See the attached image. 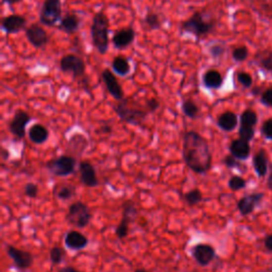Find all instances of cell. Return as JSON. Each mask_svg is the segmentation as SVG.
<instances>
[{
  "label": "cell",
  "mask_w": 272,
  "mask_h": 272,
  "mask_svg": "<svg viewBox=\"0 0 272 272\" xmlns=\"http://www.w3.org/2000/svg\"><path fill=\"white\" fill-rule=\"evenodd\" d=\"M135 30L132 27H126L122 28L120 30H117L113 38H112V43L116 49L122 50L124 48L129 47L132 43L135 40Z\"/></svg>",
  "instance_id": "16"
},
{
  "label": "cell",
  "mask_w": 272,
  "mask_h": 272,
  "mask_svg": "<svg viewBox=\"0 0 272 272\" xmlns=\"http://www.w3.org/2000/svg\"><path fill=\"white\" fill-rule=\"evenodd\" d=\"M27 19L19 14H10L6 15L1 23L2 30L6 34H15L26 29Z\"/></svg>",
  "instance_id": "15"
},
{
  "label": "cell",
  "mask_w": 272,
  "mask_h": 272,
  "mask_svg": "<svg viewBox=\"0 0 272 272\" xmlns=\"http://www.w3.org/2000/svg\"><path fill=\"white\" fill-rule=\"evenodd\" d=\"M48 170L56 176H67L75 172L76 160L70 156H62L49 161Z\"/></svg>",
  "instance_id": "8"
},
{
  "label": "cell",
  "mask_w": 272,
  "mask_h": 272,
  "mask_svg": "<svg viewBox=\"0 0 272 272\" xmlns=\"http://www.w3.org/2000/svg\"><path fill=\"white\" fill-rule=\"evenodd\" d=\"M39 194V187L34 183H28L25 186V195L29 198H35Z\"/></svg>",
  "instance_id": "38"
},
{
  "label": "cell",
  "mask_w": 272,
  "mask_h": 272,
  "mask_svg": "<svg viewBox=\"0 0 272 272\" xmlns=\"http://www.w3.org/2000/svg\"><path fill=\"white\" fill-rule=\"evenodd\" d=\"M31 116L26 111L19 109L14 115L11 122L9 123V130L11 133L18 138H24L26 135V127L31 121Z\"/></svg>",
  "instance_id": "11"
},
{
  "label": "cell",
  "mask_w": 272,
  "mask_h": 272,
  "mask_svg": "<svg viewBox=\"0 0 272 272\" xmlns=\"http://www.w3.org/2000/svg\"><path fill=\"white\" fill-rule=\"evenodd\" d=\"M225 51V47L222 44H214V45L210 47V54L214 58L221 57Z\"/></svg>",
  "instance_id": "37"
},
{
  "label": "cell",
  "mask_w": 272,
  "mask_h": 272,
  "mask_svg": "<svg viewBox=\"0 0 272 272\" xmlns=\"http://www.w3.org/2000/svg\"><path fill=\"white\" fill-rule=\"evenodd\" d=\"M29 137H30L32 143L41 145L45 143L48 139L49 132L47 128L44 127L43 124L36 123L29 130Z\"/></svg>",
  "instance_id": "24"
},
{
  "label": "cell",
  "mask_w": 272,
  "mask_h": 272,
  "mask_svg": "<svg viewBox=\"0 0 272 272\" xmlns=\"http://www.w3.org/2000/svg\"><path fill=\"white\" fill-rule=\"evenodd\" d=\"M261 102L266 107L272 108V87L265 91L261 96Z\"/></svg>",
  "instance_id": "39"
},
{
  "label": "cell",
  "mask_w": 272,
  "mask_h": 272,
  "mask_svg": "<svg viewBox=\"0 0 272 272\" xmlns=\"http://www.w3.org/2000/svg\"><path fill=\"white\" fill-rule=\"evenodd\" d=\"M203 85L209 90H219L223 85V77L216 69H210L203 75Z\"/></svg>",
  "instance_id": "21"
},
{
  "label": "cell",
  "mask_w": 272,
  "mask_h": 272,
  "mask_svg": "<svg viewBox=\"0 0 272 272\" xmlns=\"http://www.w3.org/2000/svg\"><path fill=\"white\" fill-rule=\"evenodd\" d=\"M56 196L63 201L69 200L76 196V188L72 185H63L56 190Z\"/></svg>",
  "instance_id": "31"
},
{
  "label": "cell",
  "mask_w": 272,
  "mask_h": 272,
  "mask_svg": "<svg viewBox=\"0 0 272 272\" xmlns=\"http://www.w3.org/2000/svg\"><path fill=\"white\" fill-rule=\"evenodd\" d=\"M2 1L4 3H8V4H15V3L23 1V0H2Z\"/></svg>",
  "instance_id": "47"
},
{
  "label": "cell",
  "mask_w": 272,
  "mask_h": 272,
  "mask_svg": "<svg viewBox=\"0 0 272 272\" xmlns=\"http://www.w3.org/2000/svg\"><path fill=\"white\" fill-rule=\"evenodd\" d=\"M134 272H147V271L144 269H136Z\"/></svg>",
  "instance_id": "50"
},
{
  "label": "cell",
  "mask_w": 272,
  "mask_h": 272,
  "mask_svg": "<svg viewBox=\"0 0 272 272\" xmlns=\"http://www.w3.org/2000/svg\"><path fill=\"white\" fill-rule=\"evenodd\" d=\"M137 214V210L133 202L127 201L123 205V214L121 221L116 227V235L119 239H123L128 236L129 226L134 221L135 216Z\"/></svg>",
  "instance_id": "9"
},
{
  "label": "cell",
  "mask_w": 272,
  "mask_h": 272,
  "mask_svg": "<svg viewBox=\"0 0 272 272\" xmlns=\"http://www.w3.org/2000/svg\"><path fill=\"white\" fill-rule=\"evenodd\" d=\"M239 136H240L241 139H244V141L250 142L254 137V128L240 126V128H239Z\"/></svg>",
  "instance_id": "36"
},
{
  "label": "cell",
  "mask_w": 272,
  "mask_h": 272,
  "mask_svg": "<svg viewBox=\"0 0 272 272\" xmlns=\"http://www.w3.org/2000/svg\"><path fill=\"white\" fill-rule=\"evenodd\" d=\"M159 108H160V102L156 98H150L146 101V109L148 112L150 113L156 112Z\"/></svg>",
  "instance_id": "42"
},
{
  "label": "cell",
  "mask_w": 272,
  "mask_h": 272,
  "mask_svg": "<svg viewBox=\"0 0 272 272\" xmlns=\"http://www.w3.org/2000/svg\"><path fill=\"white\" fill-rule=\"evenodd\" d=\"M265 247L272 252V235H269V236H267L266 239H265Z\"/></svg>",
  "instance_id": "44"
},
{
  "label": "cell",
  "mask_w": 272,
  "mask_h": 272,
  "mask_svg": "<svg viewBox=\"0 0 272 272\" xmlns=\"http://www.w3.org/2000/svg\"><path fill=\"white\" fill-rule=\"evenodd\" d=\"M65 245L68 249L78 251V250L84 249L88 245V239L82 233L70 231L65 236Z\"/></svg>",
  "instance_id": "19"
},
{
  "label": "cell",
  "mask_w": 272,
  "mask_h": 272,
  "mask_svg": "<svg viewBox=\"0 0 272 272\" xmlns=\"http://www.w3.org/2000/svg\"><path fill=\"white\" fill-rule=\"evenodd\" d=\"M49 256H50L51 263H53L54 265H57L63 261L64 256H65V252H64V250L60 247H54L50 250Z\"/></svg>",
  "instance_id": "32"
},
{
  "label": "cell",
  "mask_w": 272,
  "mask_h": 272,
  "mask_svg": "<svg viewBox=\"0 0 272 272\" xmlns=\"http://www.w3.org/2000/svg\"><path fill=\"white\" fill-rule=\"evenodd\" d=\"M237 81L239 82L240 85H242L246 88L251 87L253 84V79L252 76L250 73L246 71H240L237 73Z\"/></svg>",
  "instance_id": "35"
},
{
  "label": "cell",
  "mask_w": 272,
  "mask_h": 272,
  "mask_svg": "<svg viewBox=\"0 0 272 272\" xmlns=\"http://www.w3.org/2000/svg\"><path fill=\"white\" fill-rule=\"evenodd\" d=\"M62 19L61 0H44L40 12L41 24L47 27L54 26Z\"/></svg>",
  "instance_id": "5"
},
{
  "label": "cell",
  "mask_w": 272,
  "mask_h": 272,
  "mask_svg": "<svg viewBox=\"0 0 272 272\" xmlns=\"http://www.w3.org/2000/svg\"><path fill=\"white\" fill-rule=\"evenodd\" d=\"M237 123H238L237 115L230 111L222 113L217 119L218 127L225 132L233 131L237 127Z\"/></svg>",
  "instance_id": "23"
},
{
  "label": "cell",
  "mask_w": 272,
  "mask_h": 272,
  "mask_svg": "<svg viewBox=\"0 0 272 272\" xmlns=\"http://www.w3.org/2000/svg\"><path fill=\"white\" fill-rule=\"evenodd\" d=\"M267 185L270 189H272V166H271V169H270V172H269V176H268V182H267Z\"/></svg>",
  "instance_id": "46"
},
{
  "label": "cell",
  "mask_w": 272,
  "mask_h": 272,
  "mask_svg": "<svg viewBox=\"0 0 272 272\" xmlns=\"http://www.w3.org/2000/svg\"><path fill=\"white\" fill-rule=\"evenodd\" d=\"M111 131H112L111 127H104V128H102V132H105V133H109Z\"/></svg>",
  "instance_id": "48"
},
{
  "label": "cell",
  "mask_w": 272,
  "mask_h": 272,
  "mask_svg": "<svg viewBox=\"0 0 272 272\" xmlns=\"http://www.w3.org/2000/svg\"><path fill=\"white\" fill-rule=\"evenodd\" d=\"M250 148L249 142L244 141V139H235L230 145V152L233 157L236 158L237 160H246L250 156Z\"/></svg>",
  "instance_id": "22"
},
{
  "label": "cell",
  "mask_w": 272,
  "mask_h": 272,
  "mask_svg": "<svg viewBox=\"0 0 272 272\" xmlns=\"http://www.w3.org/2000/svg\"><path fill=\"white\" fill-rule=\"evenodd\" d=\"M80 178L81 182L87 187H95L99 184L96 170L88 162H81L80 163Z\"/></svg>",
  "instance_id": "17"
},
{
  "label": "cell",
  "mask_w": 272,
  "mask_h": 272,
  "mask_svg": "<svg viewBox=\"0 0 272 272\" xmlns=\"http://www.w3.org/2000/svg\"><path fill=\"white\" fill-rule=\"evenodd\" d=\"M260 63H261V66L263 68H265L266 70H269V71H272V53H269L268 54L263 56Z\"/></svg>",
  "instance_id": "41"
},
{
  "label": "cell",
  "mask_w": 272,
  "mask_h": 272,
  "mask_svg": "<svg viewBox=\"0 0 272 272\" xmlns=\"http://www.w3.org/2000/svg\"><path fill=\"white\" fill-rule=\"evenodd\" d=\"M183 158L196 173H207L212 167V153L207 139L196 131H188L183 138Z\"/></svg>",
  "instance_id": "1"
},
{
  "label": "cell",
  "mask_w": 272,
  "mask_h": 272,
  "mask_svg": "<svg viewBox=\"0 0 272 272\" xmlns=\"http://www.w3.org/2000/svg\"><path fill=\"white\" fill-rule=\"evenodd\" d=\"M262 133L265 137L272 141V119H268L263 123Z\"/></svg>",
  "instance_id": "40"
},
{
  "label": "cell",
  "mask_w": 272,
  "mask_h": 272,
  "mask_svg": "<svg viewBox=\"0 0 272 272\" xmlns=\"http://www.w3.org/2000/svg\"><path fill=\"white\" fill-rule=\"evenodd\" d=\"M253 166L256 173L259 174V176L263 178L267 174L268 171V160H267V156L266 152L264 150H260L257 152L254 158H253Z\"/></svg>",
  "instance_id": "25"
},
{
  "label": "cell",
  "mask_w": 272,
  "mask_h": 272,
  "mask_svg": "<svg viewBox=\"0 0 272 272\" xmlns=\"http://www.w3.org/2000/svg\"><path fill=\"white\" fill-rule=\"evenodd\" d=\"M260 93V88L259 87H255L254 90H253V95H259Z\"/></svg>",
  "instance_id": "49"
},
{
  "label": "cell",
  "mask_w": 272,
  "mask_h": 272,
  "mask_svg": "<svg viewBox=\"0 0 272 272\" xmlns=\"http://www.w3.org/2000/svg\"><path fill=\"white\" fill-rule=\"evenodd\" d=\"M257 122V115L252 109H246L240 116V126L254 128Z\"/></svg>",
  "instance_id": "28"
},
{
  "label": "cell",
  "mask_w": 272,
  "mask_h": 272,
  "mask_svg": "<svg viewBox=\"0 0 272 272\" xmlns=\"http://www.w3.org/2000/svg\"><path fill=\"white\" fill-rule=\"evenodd\" d=\"M216 26V21L213 19L208 12L198 11L195 12L188 19L184 20L181 25L183 32L193 34L197 40L209 35Z\"/></svg>",
  "instance_id": "3"
},
{
  "label": "cell",
  "mask_w": 272,
  "mask_h": 272,
  "mask_svg": "<svg viewBox=\"0 0 272 272\" xmlns=\"http://www.w3.org/2000/svg\"><path fill=\"white\" fill-rule=\"evenodd\" d=\"M112 69L120 77H126L131 71V65L127 57L118 55L114 57L112 62Z\"/></svg>",
  "instance_id": "26"
},
{
  "label": "cell",
  "mask_w": 272,
  "mask_h": 272,
  "mask_svg": "<svg viewBox=\"0 0 272 272\" xmlns=\"http://www.w3.org/2000/svg\"><path fill=\"white\" fill-rule=\"evenodd\" d=\"M203 199L202 193L200 192V189L194 188L190 190V192L186 193L184 196V200L185 202L189 205V207H194V205H197L198 203H200Z\"/></svg>",
  "instance_id": "30"
},
{
  "label": "cell",
  "mask_w": 272,
  "mask_h": 272,
  "mask_svg": "<svg viewBox=\"0 0 272 272\" xmlns=\"http://www.w3.org/2000/svg\"><path fill=\"white\" fill-rule=\"evenodd\" d=\"M109 18L104 11L97 12L93 17L91 36L93 46L100 54H106L109 47Z\"/></svg>",
  "instance_id": "2"
},
{
  "label": "cell",
  "mask_w": 272,
  "mask_h": 272,
  "mask_svg": "<svg viewBox=\"0 0 272 272\" xmlns=\"http://www.w3.org/2000/svg\"><path fill=\"white\" fill-rule=\"evenodd\" d=\"M57 272H79L76 268H73L71 266H68V267H63V268H60L57 270Z\"/></svg>",
  "instance_id": "45"
},
{
  "label": "cell",
  "mask_w": 272,
  "mask_h": 272,
  "mask_svg": "<svg viewBox=\"0 0 272 272\" xmlns=\"http://www.w3.org/2000/svg\"><path fill=\"white\" fill-rule=\"evenodd\" d=\"M263 197V194H252L241 198L237 203V209L240 214L242 216H248L251 214L257 205L261 203Z\"/></svg>",
  "instance_id": "18"
},
{
  "label": "cell",
  "mask_w": 272,
  "mask_h": 272,
  "mask_svg": "<svg viewBox=\"0 0 272 272\" xmlns=\"http://www.w3.org/2000/svg\"><path fill=\"white\" fill-rule=\"evenodd\" d=\"M115 112L122 121L131 124H139L148 114V111L130 107L127 100L119 101L115 107Z\"/></svg>",
  "instance_id": "6"
},
{
  "label": "cell",
  "mask_w": 272,
  "mask_h": 272,
  "mask_svg": "<svg viewBox=\"0 0 272 272\" xmlns=\"http://www.w3.org/2000/svg\"><path fill=\"white\" fill-rule=\"evenodd\" d=\"M60 69L63 72L71 73L75 79H79L84 77L86 65L80 56L76 54H66L60 60Z\"/></svg>",
  "instance_id": "7"
},
{
  "label": "cell",
  "mask_w": 272,
  "mask_h": 272,
  "mask_svg": "<svg viewBox=\"0 0 272 272\" xmlns=\"http://www.w3.org/2000/svg\"><path fill=\"white\" fill-rule=\"evenodd\" d=\"M80 24H81V19L78 15H76V14H72V13H68V14H66L65 16L62 17L57 28L65 33L73 34L79 30Z\"/></svg>",
  "instance_id": "20"
},
{
  "label": "cell",
  "mask_w": 272,
  "mask_h": 272,
  "mask_svg": "<svg viewBox=\"0 0 272 272\" xmlns=\"http://www.w3.org/2000/svg\"><path fill=\"white\" fill-rule=\"evenodd\" d=\"M223 162H224L225 166L229 167V168H235V167H239L240 166L238 160L236 158H235V157H233L232 154H231V156L225 157V159H224Z\"/></svg>",
  "instance_id": "43"
},
{
  "label": "cell",
  "mask_w": 272,
  "mask_h": 272,
  "mask_svg": "<svg viewBox=\"0 0 272 272\" xmlns=\"http://www.w3.org/2000/svg\"><path fill=\"white\" fill-rule=\"evenodd\" d=\"M249 55V50L246 46H240L235 48L232 53V56L236 62H244Z\"/></svg>",
  "instance_id": "33"
},
{
  "label": "cell",
  "mask_w": 272,
  "mask_h": 272,
  "mask_svg": "<svg viewBox=\"0 0 272 272\" xmlns=\"http://www.w3.org/2000/svg\"><path fill=\"white\" fill-rule=\"evenodd\" d=\"M192 255L194 260L200 265V266H208L216 256V251L214 247L208 244H198L193 247Z\"/></svg>",
  "instance_id": "12"
},
{
  "label": "cell",
  "mask_w": 272,
  "mask_h": 272,
  "mask_svg": "<svg viewBox=\"0 0 272 272\" xmlns=\"http://www.w3.org/2000/svg\"><path fill=\"white\" fill-rule=\"evenodd\" d=\"M229 187L233 190V192H237V190H240L246 187V180L242 179L241 176L234 175L229 181Z\"/></svg>",
  "instance_id": "34"
},
{
  "label": "cell",
  "mask_w": 272,
  "mask_h": 272,
  "mask_svg": "<svg viewBox=\"0 0 272 272\" xmlns=\"http://www.w3.org/2000/svg\"><path fill=\"white\" fill-rule=\"evenodd\" d=\"M26 38L35 48H43L49 43V35L45 29L38 24H32L26 29Z\"/></svg>",
  "instance_id": "10"
},
{
  "label": "cell",
  "mask_w": 272,
  "mask_h": 272,
  "mask_svg": "<svg viewBox=\"0 0 272 272\" xmlns=\"http://www.w3.org/2000/svg\"><path fill=\"white\" fill-rule=\"evenodd\" d=\"M66 219L71 225L83 229V227L90 224L92 220V213L85 203L77 201L68 208Z\"/></svg>",
  "instance_id": "4"
},
{
  "label": "cell",
  "mask_w": 272,
  "mask_h": 272,
  "mask_svg": "<svg viewBox=\"0 0 272 272\" xmlns=\"http://www.w3.org/2000/svg\"><path fill=\"white\" fill-rule=\"evenodd\" d=\"M102 80L107 86V90L111 96L116 99L117 101L123 100V90L118 82V80L115 77L114 73L111 71V69H105L101 73Z\"/></svg>",
  "instance_id": "14"
},
{
  "label": "cell",
  "mask_w": 272,
  "mask_h": 272,
  "mask_svg": "<svg viewBox=\"0 0 272 272\" xmlns=\"http://www.w3.org/2000/svg\"><path fill=\"white\" fill-rule=\"evenodd\" d=\"M182 111L188 118L196 119L199 116L200 109L192 99H186L182 102Z\"/></svg>",
  "instance_id": "27"
},
{
  "label": "cell",
  "mask_w": 272,
  "mask_h": 272,
  "mask_svg": "<svg viewBox=\"0 0 272 272\" xmlns=\"http://www.w3.org/2000/svg\"><path fill=\"white\" fill-rule=\"evenodd\" d=\"M6 253H8L14 264L16 265V267L19 269H28L33 265V255L30 252L25 251V250H21L13 246H8V248H6Z\"/></svg>",
  "instance_id": "13"
},
{
  "label": "cell",
  "mask_w": 272,
  "mask_h": 272,
  "mask_svg": "<svg viewBox=\"0 0 272 272\" xmlns=\"http://www.w3.org/2000/svg\"><path fill=\"white\" fill-rule=\"evenodd\" d=\"M145 24L149 29H151V30H159V29L162 28L160 16L157 13L151 11H149L145 15Z\"/></svg>",
  "instance_id": "29"
}]
</instances>
